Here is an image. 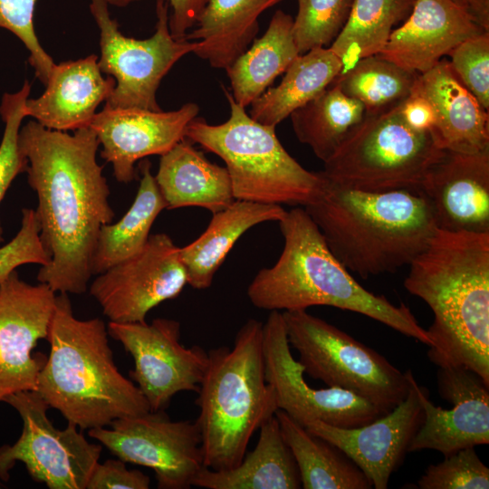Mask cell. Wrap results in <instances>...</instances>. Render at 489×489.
<instances>
[{"label":"cell","mask_w":489,"mask_h":489,"mask_svg":"<svg viewBox=\"0 0 489 489\" xmlns=\"http://www.w3.org/2000/svg\"><path fill=\"white\" fill-rule=\"evenodd\" d=\"M440 397L452 403L445 409L429 399V391L417 384L424 420L408 452L432 449L447 456L467 447L489 443V384L475 371L461 367L439 368Z\"/></svg>","instance_id":"17"},{"label":"cell","mask_w":489,"mask_h":489,"mask_svg":"<svg viewBox=\"0 0 489 489\" xmlns=\"http://www.w3.org/2000/svg\"><path fill=\"white\" fill-rule=\"evenodd\" d=\"M263 341L265 378L275 392L278 409L302 427L319 420L351 428L385 415L371 402L349 390L312 388L304 379L302 366L291 352L281 312L272 311L263 324Z\"/></svg>","instance_id":"14"},{"label":"cell","mask_w":489,"mask_h":489,"mask_svg":"<svg viewBox=\"0 0 489 489\" xmlns=\"http://www.w3.org/2000/svg\"><path fill=\"white\" fill-rule=\"evenodd\" d=\"M481 8L483 16L489 23V0H477Z\"/></svg>","instance_id":"45"},{"label":"cell","mask_w":489,"mask_h":489,"mask_svg":"<svg viewBox=\"0 0 489 489\" xmlns=\"http://www.w3.org/2000/svg\"><path fill=\"white\" fill-rule=\"evenodd\" d=\"M292 26L293 18L277 10L265 33L226 69L230 92L240 106L261 96L300 54Z\"/></svg>","instance_id":"28"},{"label":"cell","mask_w":489,"mask_h":489,"mask_svg":"<svg viewBox=\"0 0 489 489\" xmlns=\"http://www.w3.org/2000/svg\"><path fill=\"white\" fill-rule=\"evenodd\" d=\"M109 5L126 6L139 0H107ZM171 7L168 18L169 30L175 39H184L187 31L193 27L207 0H168Z\"/></svg>","instance_id":"42"},{"label":"cell","mask_w":489,"mask_h":489,"mask_svg":"<svg viewBox=\"0 0 489 489\" xmlns=\"http://www.w3.org/2000/svg\"><path fill=\"white\" fill-rule=\"evenodd\" d=\"M263 324L249 319L236 332L232 348L207 351L196 400L207 468L237 465L253 435L278 410L275 392L265 378Z\"/></svg>","instance_id":"6"},{"label":"cell","mask_w":489,"mask_h":489,"mask_svg":"<svg viewBox=\"0 0 489 489\" xmlns=\"http://www.w3.org/2000/svg\"><path fill=\"white\" fill-rule=\"evenodd\" d=\"M150 168L148 159L139 165V187L125 215L118 222L101 227L91 259L92 275L139 253L149 238L154 221L167 208Z\"/></svg>","instance_id":"31"},{"label":"cell","mask_w":489,"mask_h":489,"mask_svg":"<svg viewBox=\"0 0 489 489\" xmlns=\"http://www.w3.org/2000/svg\"><path fill=\"white\" fill-rule=\"evenodd\" d=\"M283 252L261 269L247 288L251 303L262 310L288 312L325 305L378 321L427 346L431 340L410 309L362 287L334 256L304 208L286 211L278 221Z\"/></svg>","instance_id":"4"},{"label":"cell","mask_w":489,"mask_h":489,"mask_svg":"<svg viewBox=\"0 0 489 489\" xmlns=\"http://www.w3.org/2000/svg\"><path fill=\"white\" fill-rule=\"evenodd\" d=\"M281 433L296 461L302 488L370 489V480L339 447L310 433L287 413L275 412Z\"/></svg>","instance_id":"30"},{"label":"cell","mask_w":489,"mask_h":489,"mask_svg":"<svg viewBox=\"0 0 489 489\" xmlns=\"http://www.w3.org/2000/svg\"><path fill=\"white\" fill-rule=\"evenodd\" d=\"M150 478L137 469H128L120 459L97 463L88 480L86 489H148Z\"/></svg>","instance_id":"41"},{"label":"cell","mask_w":489,"mask_h":489,"mask_svg":"<svg viewBox=\"0 0 489 489\" xmlns=\"http://www.w3.org/2000/svg\"><path fill=\"white\" fill-rule=\"evenodd\" d=\"M280 1L207 0L195 29L184 39L197 42L196 55L226 70L254 40L262 13Z\"/></svg>","instance_id":"27"},{"label":"cell","mask_w":489,"mask_h":489,"mask_svg":"<svg viewBox=\"0 0 489 489\" xmlns=\"http://www.w3.org/2000/svg\"><path fill=\"white\" fill-rule=\"evenodd\" d=\"M461 7L465 8L472 14L477 23L485 30L489 32V23L486 22L483 16L481 8L477 0H451Z\"/></svg>","instance_id":"44"},{"label":"cell","mask_w":489,"mask_h":489,"mask_svg":"<svg viewBox=\"0 0 489 489\" xmlns=\"http://www.w3.org/2000/svg\"><path fill=\"white\" fill-rule=\"evenodd\" d=\"M228 120L217 125L194 119L186 139L217 155L227 169L235 199L305 206L320 192V172L302 167L283 147L275 128L253 120L223 87Z\"/></svg>","instance_id":"7"},{"label":"cell","mask_w":489,"mask_h":489,"mask_svg":"<svg viewBox=\"0 0 489 489\" xmlns=\"http://www.w3.org/2000/svg\"><path fill=\"white\" fill-rule=\"evenodd\" d=\"M398 107L366 115L323 162L322 177L338 187L368 192L419 191L427 169L442 149L429 131L408 125Z\"/></svg>","instance_id":"8"},{"label":"cell","mask_w":489,"mask_h":489,"mask_svg":"<svg viewBox=\"0 0 489 489\" xmlns=\"http://www.w3.org/2000/svg\"><path fill=\"white\" fill-rule=\"evenodd\" d=\"M4 402L18 412L23 430L14 445L0 447V479L7 481L9 471L22 462L34 480L50 489H86L101 446L89 442L72 424L56 428L36 390L17 392Z\"/></svg>","instance_id":"11"},{"label":"cell","mask_w":489,"mask_h":489,"mask_svg":"<svg viewBox=\"0 0 489 489\" xmlns=\"http://www.w3.org/2000/svg\"><path fill=\"white\" fill-rule=\"evenodd\" d=\"M340 72V60L330 47L299 54L285 71L281 83L266 90L250 104L249 115L263 125L275 128L331 86Z\"/></svg>","instance_id":"29"},{"label":"cell","mask_w":489,"mask_h":489,"mask_svg":"<svg viewBox=\"0 0 489 489\" xmlns=\"http://www.w3.org/2000/svg\"><path fill=\"white\" fill-rule=\"evenodd\" d=\"M253 451L229 469L204 467L193 486L206 489H299L301 476L294 456L281 433L276 416L258 429Z\"/></svg>","instance_id":"26"},{"label":"cell","mask_w":489,"mask_h":489,"mask_svg":"<svg viewBox=\"0 0 489 489\" xmlns=\"http://www.w3.org/2000/svg\"><path fill=\"white\" fill-rule=\"evenodd\" d=\"M198 111L193 102L171 111L105 105L89 127L96 133L101 157L111 164L116 180L129 183L137 177L136 162L169 151L186 138L187 127Z\"/></svg>","instance_id":"19"},{"label":"cell","mask_w":489,"mask_h":489,"mask_svg":"<svg viewBox=\"0 0 489 489\" xmlns=\"http://www.w3.org/2000/svg\"><path fill=\"white\" fill-rule=\"evenodd\" d=\"M108 6L107 0H90L91 13L100 29L98 64L102 73L115 80L105 105L161 110L156 97L161 80L180 58L194 53L197 42L172 36L168 0H157L155 32L143 40L125 36Z\"/></svg>","instance_id":"10"},{"label":"cell","mask_w":489,"mask_h":489,"mask_svg":"<svg viewBox=\"0 0 489 489\" xmlns=\"http://www.w3.org/2000/svg\"><path fill=\"white\" fill-rule=\"evenodd\" d=\"M408 125L420 131H431L436 117L432 104L425 97L414 91L398 107Z\"/></svg>","instance_id":"43"},{"label":"cell","mask_w":489,"mask_h":489,"mask_svg":"<svg viewBox=\"0 0 489 489\" xmlns=\"http://www.w3.org/2000/svg\"><path fill=\"white\" fill-rule=\"evenodd\" d=\"M36 0H0V28L13 33L29 51L35 76L45 85L54 65L36 36L34 13Z\"/></svg>","instance_id":"39"},{"label":"cell","mask_w":489,"mask_h":489,"mask_svg":"<svg viewBox=\"0 0 489 489\" xmlns=\"http://www.w3.org/2000/svg\"><path fill=\"white\" fill-rule=\"evenodd\" d=\"M290 117L300 142L325 162L364 120L366 110L359 101L331 84Z\"/></svg>","instance_id":"32"},{"label":"cell","mask_w":489,"mask_h":489,"mask_svg":"<svg viewBox=\"0 0 489 489\" xmlns=\"http://www.w3.org/2000/svg\"><path fill=\"white\" fill-rule=\"evenodd\" d=\"M414 3L415 0H352L348 19L330 46L340 60V76L360 59L380 53L394 25L408 16Z\"/></svg>","instance_id":"33"},{"label":"cell","mask_w":489,"mask_h":489,"mask_svg":"<svg viewBox=\"0 0 489 489\" xmlns=\"http://www.w3.org/2000/svg\"><path fill=\"white\" fill-rule=\"evenodd\" d=\"M352 0H298L293 37L300 54L327 47L343 28Z\"/></svg>","instance_id":"35"},{"label":"cell","mask_w":489,"mask_h":489,"mask_svg":"<svg viewBox=\"0 0 489 489\" xmlns=\"http://www.w3.org/2000/svg\"><path fill=\"white\" fill-rule=\"evenodd\" d=\"M449 64L460 82L489 110V32L468 38L448 54Z\"/></svg>","instance_id":"38"},{"label":"cell","mask_w":489,"mask_h":489,"mask_svg":"<svg viewBox=\"0 0 489 489\" xmlns=\"http://www.w3.org/2000/svg\"><path fill=\"white\" fill-rule=\"evenodd\" d=\"M55 293L45 283L24 282L15 270L0 282V402L37 389L47 357L33 351L47 339Z\"/></svg>","instance_id":"16"},{"label":"cell","mask_w":489,"mask_h":489,"mask_svg":"<svg viewBox=\"0 0 489 489\" xmlns=\"http://www.w3.org/2000/svg\"><path fill=\"white\" fill-rule=\"evenodd\" d=\"M88 430L125 463L150 468L158 489H189L205 467L197 420H172L165 410L118 418Z\"/></svg>","instance_id":"12"},{"label":"cell","mask_w":489,"mask_h":489,"mask_svg":"<svg viewBox=\"0 0 489 489\" xmlns=\"http://www.w3.org/2000/svg\"><path fill=\"white\" fill-rule=\"evenodd\" d=\"M179 248L166 234L150 235L131 257L98 274L90 294L114 322H144L161 302L177 297L187 279Z\"/></svg>","instance_id":"15"},{"label":"cell","mask_w":489,"mask_h":489,"mask_svg":"<svg viewBox=\"0 0 489 489\" xmlns=\"http://www.w3.org/2000/svg\"><path fill=\"white\" fill-rule=\"evenodd\" d=\"M45 86L41 96L27 99L25 117L50 129L74 131L90 126L98 106L111 94L115 80L102 75L98 56L91 54L54 63Z\"/></svg>","instance_id":"22"},{"label":"cell","mask_w":489,"mask_h":489,"mask_svg":"<svg viewBox=\"0 0 489 489\" xmlns=\"http://www.w3.org/2000/svg\"><path fill=\"white\" fill-rule=\"evenodd\" d=\"M22 216L21 228L16 235L0 247V282L23 264L43 266L51 259L41 240L35 210L23 208Z\"/></svg>","instance_id":"40"},{"label":"cell","mask_w":489,"mask_h":489,"mask_svg":"<svg viewBox=\"0 0 489 489\" xmlns=\"http://www.w3.org/2000/svg\"><path fill=\"white\" fill-rule=\"evenodd\" d=\"M407 397L391 411L364 426L334 427L319 420L304 427L342 450L366 475L376 489H386L391 475L402 464L409 445L424 420L417 382L408 370Z\"/></svg>","instance_id":"18"},{"label":"cell","mask_w":489,"mask_h":489,"mask_svg":"<svg viewBox=\"0 0 489 489\" xmlns=\"http://www.w3.org/2000/svg\"><path fill=\"white\" fill-rule=\"evenodd\" d=\"M412 91L432 104L436 117L430 131L436 145L460 153L489 149V114L460 82L443 58L429 71L417 75Z\"/></svg>","instance_id":"23"},{"label":"cell","mask_w":489,"mask_h":489,"mask_svg":"<svg viewBox=\"0 0 489 489\" xmlns=\"http://www.w3.org/2000/svg\"><path fill=\"white\" fill-rule=\"evenodd\" d=\"M108 335L101 319L76 318L68 294L56 295L46 339L50 354L36 391L49 408L81 429L104 427L150 411L139 388L117 368Z\"/></svg>","instance_id":"5"},{"label":"cell","mask_w":489,"mask_h":489,"mask_svg":"<svg viewBox=\"0 0 489 489\" xmlns=\"http://www.w3.org/2000/svg\"><path fill=\"white\" fill-rule=\"evenodd\" d=\"M322 179L320 192L303 207L334 256L361 278L409 265L437 230L420 191L368 192Z\"/></svg>","instance_id":"3"},{"label":"cell","mask_w":489,"mask_h":489,"mask_svg":"<svg viewBox=\"0 0 489 489\" xmlns=\"http://www.w3.org/2000/svg\"><path fill=\"white\" fill-rule=\"evenodd\" d=\"M417 75L378 53L358 61L332 84L359 101L366 115H377L398 107L407 100Z\"/></svg>","instance_id":"34"},{"label":"cell","mask_w":489,"mask_h":489,"mask_svg":"<svg viewBox=\"0 0 489 489\" xmlns=\"http://www.w3.org/2000/svg\"><path fill=\"white\" fill-rule=\"evenodd\" d=\"M419 191L437 229L489 233V149L476 153L442 149Z\"/></svg>","instance_id":"20"},{"label":"cell","mask_w":489,"mask_h":489,"mask_svg":"<svg viewBox=\"0 0 489 489\" xmlns=\"http://www.w3.org/2000/svg\"><path fill=\"white\" fill-rule=\"evenodd\" d=\"M485 31L470 12L451 0H415L404 24L383 50L386 59L417 74L436 65L465 40Z\"/></svg>","instance_id":"21"},{"label":"cell","mask_w":489,"mask_h":489,"mask_svg":"<svg viewBox=\"0 0 489 489\" xmlns=\"http://www.w3.org/2000/svg\"><path fill=\"white\" fill-rule=\"evenodd\" d=\"M408 266L405 288L434 314L430 361L468 369L489 384V233L437 229Z\"/></svg>","instance_id":"2"},{"label":"cell","mask_w":489,"mask_h":489,"mask_svg":"<svg viewBox=\"0 0 489 489\" xmlns=\"http://www.w3.org/2000/svg\"><path fill=\"white\" fill-rule=\"evenodd\" d=\"M285 213L280 205L236 199L214 213L204 233L179 248L187 284L197 290L209 288L227 254L246 231L258 224L278 222Z\"/></svg>","instance_id":"25"},{"label":"cell","mask_w":489,"mask_h":489,"mask_svg":"<svg viewBox=\"0 0 489 489\" xmlns=\"http://www.w3.org/2000/svg\"><path fill=\"white\" fill-rule=\"evenodd\" d=\"M417 485L420 489H488L489 468L474 447H467L428 465Z\"/></svg>","instance_id":"37"},{"label":"cell","mask_w":489,"mask_h":489,"mask_svg":"<svg viewBox=\"0 0 489 489\" xmlns=\"http://www.w3.org/2000/svg\"><path fill=\"white\" fill-rule=\"evenodd\" d=\"M18 145L27 159L28 183L37 196L41 240L51 257L39 269L37 280L55 292L82 294L92 276L101 227L115 216L97 161L96 133L85 127L69 134L30 120L19 130Z\"/></svg>","instance_id":"1"},{"label":"cell","mask_w":489,"mask_h":489,"mask_svg":"<svg viewBox=\"0 0 489 489\" xmlns=\"http://www.w3.org/2000/svg\"><path fill=\"white\" fill-rule=\"evenodd\" d=\"M155 179L168 209L199 206L214 214L235 200L226 168L210 162L186 138L160 156Z\"/></svg>","instance_id":"24"},{"label":"cell","mask_w":489,"mask_h":489,"mask_svg":"<svg viewBox=\"0 0 489 489\" xmlns=\"http://www.w3.org/2000/svg\"><path fill=\"white\" fill-rule=\"evenodd\" d=\"M282 314L288 342L312 379L355 393L384 414L407 397L408 371L402 373L373 349L306 310Z\"/></svg>","instance_id":"9"},{"label":"cell","mask_w":489,"mask_h":489,"mask_svg":"<svg viewBox=\"0 0 489 489\" xmlns=\"http://www.w3.org/2000/svg\"><path fill=\"white\" fill-rule=\"evenodd\" d=\"M30 91V83L24 81L20 91L6 92L2 98L0 114L5 122V130L0 143V202L15 177L24 172L27 167V159L19 149L18 136L22 120L25 117L24 104ZM3 240L0 224V243Z\"/></svg>","instance_id":"36"},{"label":"cell","mask_w":489,"mask_h":489,"mask_svg":"<svg viewBox=\"0 0 489 489\" xmlns=\"http://www.w3.org/2000/svg\"><path fill=\"white\" fill-rule=\"evenodd\" d=\"M180 327L177 321L168 318H156L150 323H108L109 335L133 359L129 379L151 411L165 410L179 392H197L206 372L208 352L198 345L185 347Z\"/></svg>","instance_id":"13"}]
</instances>
